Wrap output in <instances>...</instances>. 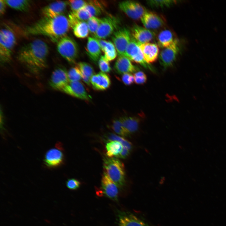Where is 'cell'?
<instances>
[{"label": "cell", "mask_w": 226, "mask_h": 226, "mask_svg": "<svg viewBox=\"0 0 226 226\" xmlns=\"http://www.w3.org/2000/svg\"><path fill=\"white\" fill-rule=\"evenodd\" d=\"M48 52L47 44L37 39L23 46L18 52L17 58L31 71L38 72L46 66Z\"/></svg>", "instance_id": "1"}, {"label": "cell", "mask_w": 226, "mask_h": 226, "mask_svg": "<svg viewBox=\"0 0 226 226\" xmlns=\"http://www.w3.org/2000/svg\"><path fill=\"white\" fill-rule=\"evenodd\" d=\"M70 27L68 18L62 14L53 18H44L27 27L26 33L30 35H44L57 42L66 35Z\"/></svg>", "instance_id": "2"}, {"label": "cell", "mask_w": 226, "mask_h": 226, "mask_svg": "<svg viewBox=\"0 0 226 226\" xmlns=\"http://www.w3.org/2000/svg\"><path fill=\"white\" fill-rule=\"evenodd\" d=\"M105 174L117 186L122 187L125 183V172L122 163L117 159L105 158L104 159Z\"/></svg>", "instance_id": "3"}, {"label": "cell", "mask_w": 226, "mask_h": 226, "mask_svg": "<svg viewBox=\"0 0 226 226\" xmlns=\"http://www.w3.org/2000/svg\"><path fill=\"white\" fill-rule=\"evenodd\" d=\"M16 38L13 31L5 27L0 32V60L3 64L11 59L13 50L16 43Z\"/></svg>", "instance_id": "4"}, {"label": "cell", "mask_w": 226, "mask_h": 226, "mask_svg": "<svg viewBox=\"0 0 226 226\" xmlns=\"http://www.w3.org/2000/svg\"><path fill=\"white\" fill-rule=\"evenodd\" d=\"M57 48L60 54L68 62H75L78 55V48L72 38L67 35L61 38L57 42Z\"/></svg>", "instance_id": "5"}, {"label": "cell", "mask_w": 226, "mask_h": 226, "mask_svg": "<svg viewBox=\"0 0 226 226\" xmlns=\"http://www.w3.org/2000/svg\"><path fill=\"white\" fill-rule=\"evenodd\" d=\"M180 45L179 40L176 38L170 46L164 48L159 54V62L164 69L173 65L180 50Z\"/></svg>", "instance_id": "6"}, {"label": "cell", "mask_w": 226, "mask_h": 226, "mask_svg": "<svg viewBox=\"0 0 226 226\" xmlns=\"http://www.w3.org/2000/svg\"><path fill=\"white\" fill-rule=\"evenodd\" d=\"M132 38L131 31L126 28L119 29L113 34V43L119 56H125V51Z\"/></svg>", "instance_id": "7"}, {"label": "cell", "mask_w": 226, "mask_h": 226, "mask_svg": "<svg viewBox=\"0 0 226 226\" xmlns=\"http://www.w3.org/2000/svg\"><path fill=\"white\" fill-rule=\"evenodd\" d=\"M125 56L131 61L141 65L145 68L154 71L153 68L145 60L138 43L132 36L126 48Z\"/></svg>", "instance_id": "8"}, {"label": "cell", "mask_w": 226, "mask_h": 226, "mask_svg": "<svg viewBox=\"0 0 226 226\" xmlns=\"http://www.w3.org/2000/svg\"><path fill=\"white\" fill-rule=\"evenodd\" d=\"M118 22L115 18L107 16L100 19L98 30L94 36L97 39H104L110 36L117 30Z\"/></svg>", "instance_id": "9"}, {"label": "cell", "mask_w": 226, "mask_h": 226, "mask_svg": "<svg viewBox=\"0 0 226 226\" xmlns=\"http://www.w3.org/2000/svg\"><path fill=\"white\" fill-rule=\"evenodd\" d=\"M69 83L68 72L63 67L56 68L52 73L49 84L54 89L61 90Z\"/></svg>", "instance_id": "10"}, {"label": "cell", "mask_w": 226, "mask_h": 226, "mask_svg": "<svg viewBox=\"0 0 226 226\" xmlns=\"http://www.w3.org/2000/svg\"><path fill=\"white\" fill-rule=\"evenodd\" d=\"M61 91L70 95L82 100H89L90 96L82 83L79 81L70 82Z\"/></svg>", "instance_id": "11"}, {"label": "cell", "mask_w": 226, "mask_h": 226, "mask_svg": "<svg viewBox=\"0 0 226 226\" xmlns=\"http://www.w3.org/2000/svg\"><path fill=\"white\" fill-rule=\"evenodd\" d=\"M141 20L145 28L148 29H157L165 24V19L158 14L147 11L141 17Z\"/></svg>", "instance_id": "12"}, {"label": "cell", "mask_w": 226, "mask_h": 226, "mask_svg": "<svg viewBox=\"0 0 226 226\" xmlns=\"http://www.w3.org/2000/svg\"><path fill=\"white\" fill-rule=\"evenodd\" d=\"M132 37L139 44L148 43L155 37L152 31L137 25L133 26L131 31Z\"/></svg>", "instance_id": "13"}, {"label": "cell", "mask_w": 226, "mask_h": 226, "mask_svg": "<svg viewBox=\"0 0 226 226\" xmlns=\"http://www.w3.org/2000/svg\"><path fill=\"white\" fill-rule=\"evenodd\" d=\"M64 161V155L60 150L52 148L48 150L45 155L44 162L47 167L55 168L61 165Z\"/></svg>", "instance_id": "14"}, {"label": "cell", "mask_w": 226, "mask_h": 226, "mask_svg": "<svg viewBox=\"0 0 226 226\" xmlns=\"http://www.w3.org/2000/svg\"><path fill=\"white\" fill-rule=\"evenodd\" d=\"M67 3L65 1H57L43 8L41 13L45 18H51L62 15L65 10Z\"/></svg>", "instance_id": "15"}, {"label": "cell", "mask_w": 226, "mask_h": 226, "mask_svg": "<svg viewBox=\"0 0 226 226\" xmlns=\"http://www.w3.org/2000/svg\"><path fill=\"white\" fill-rule=\"evenodd\" d=\"M138 44L144 59L147 63L150 64L157 60L159 55L158 45L149 42Z\"/></svg>", "instance_id": "16"}, {"label": "cell", "mask_w": 226, "mask_h": 226, "mask_svg": "<svg viewBox=\"0 0 226 226\" xmlns=\"http://www.w3.org/2000/svg\"><path fill=\"white\" fill-rule=\"evenodd\" d=\"M116 72L119 74L135 73L139 70L137 67L133 65L131 60L126 56H119L114 66Z\"/></svg>", "instance_id": "17"}, {"label": "cell", "mask_w": 226, "mask_h": 226, "mask_svg": "<svg viewBox=\"0 0 226 226\" xmlns=\"http://www.w3.org/2000/svg\"><path fill=\"white\" fill-rule=\"evenodd\" d=\"M118 217L119 226H151L130 213L120 212Z\"/></svg>", "instance_id": "18"}, {"label": "cell", "mask_w": 226, "mask_h": 226, "mask_svg": "<svg viewBox=\"0 0 226 226\" xmlns=\"http://www.w3.org/2000/svg\"><path fill=\"white\" fill-rule=\"evenodd\" d=\"M101 186L106 196L114 201H118V186L105 173L102 179Z\"/></svg>", "instance_id": "19"}, {"label": "cell", "mask_w": 226, "mask_h": 226, "mask_svg": "<svg viewBox=\"0 0 226 226\" xmlns=\"http://www.w3.org/2000/svg\"><path fill=\"white\" fill-rule=\"evenodd\" d=\"M91 84L97 90H104L109 87L111 81L107 74L102 72L94 74L91 78Z\"/></svg>", "instance_id": "20"}, {"label": "cell", "mask_w": 226, "mask_h": 226, "mask_svg": "<svg viewBox=\"0 0 226 226\" xmlns=\"http://www.w3.org/2000/svg\"><path fill=\"white\" fill-rule=\"evenodd\" d=\"M86 49L87 55L92 61L96 62L99 61L101 56V50L96 38L88 37Z\"/></svg>", "instance_id": "21"}, {"label": "cell", "mask_w": 226, "mask_h": 226, "mask_svg": "<svg viewBox=\"0 0 226 226\" xmlns=\"http://www.w3.org/2000/svg\"><path fill=\"white\" fill-rule=\"evenodd\" d=\"M123 126L129 134L136 132L140 122V119L136 116H124L119 118Z\"/></svg>", "instance_id": "22"}, {"label": "cell", "mask_w": 226, "mask_h": 226, "mask_svg": "<svg viewBox=\"0 0 226 226\" xmlns=\"http://www.w3.org/2000/svg\"><path fill=\"white\" fill-rule=\"evenodd\" d=\"M175 39L171 30H162L158 35V45L163 48H167L170 46Z\"/></svg>", "instance_id": "23"}, {"label": "cell", "mask_w": 226, "mask_h": 226, "mask_svg": "<svg viewBox=\"0 0 226 226\" xmlns=\"http://www.w3.org/2000/svg\"><path fill=\"white\" fill-rule=\"evenodd\" d=\"M77 67L80 71L83 81L87 84L90 85L91 78L94 74L93 67L89 64L84 62H78Z\"/></svg>", "instance_id": "24"}, {"label": "cell", "mask_w": 226, "mask_h": 226, "mask_svg": "<svg viewBox=\"0 0 226 226\" xmlns=\"http://www.w3.org/2000/svg\"><path fill=\"white\" fill-rule=\"evenodd\" d=\"M118 6L120 9L129 18L134 20L141 18L135 10L132 1L121 2L119 3Z\"/></svg>", "instance_id": "25"}, {"label": "cell", "mask_w": 226, "mask_h": 226, "mask_svg": "<svg viewBox=\"0 0 226 226\" xmlns=\"http://www.w3.org/2000/svg\"><path fill=\"white\" fill-rule=\"evenodd\" d=\"M72 29L74 34L77 38H84L88 35L89 31L88 25L85 21H79Z\"/></svg>", "instance_id": "26"}, {"label": "cell", "mask_w": 226, "mask_h": 226, "mask_svg": "<svg viewBox=\"0 0 226 226\" xmlns=\"http://www.w3.org/2000/svg\"><path fill=\"white\" fill-rule=\"evenodd\" d=\"M123 146L119 142L112 141L107 143L106 145V154L109 157H116L122 151Z\"/></svg>", "instance_id": "27"}, {"label": "cell", "mask_w": 226, "mask_h": 226, "mask_svg": "<svg viewBox=\"0 0 226 226\" xmlns=\"http://www.w3.org/2000/svg\"><path fill=\"white\" fill-rule=\"evenodd\" d=\"M7 5L16 10L24 12L28 10L30 6V1L27 0H5Z\"/></svg>", "instance_id": "28"}, {"label": "cell", "mask_w": 226, "mask_h": 226, "mask_svg": "<svg viewBox=\"0 0 226 226\" xmlns=\"http://www.w3.org/2000/svg\"><path fill=\"white\" fill-rule=\"evenodd\" d=\"M84 7L91 17H96L100 15L103 9L102 4L97 1H89Z\"/></svg>", "instance_id": "29"}, {"label": "cell", "mask_w": 226, "mask_h": 226, "mask_svg": "<svg viewBox=\"0 0 226 226\" xmlns=\"http://www.w3.org/2000/svg\"><path fill=\"white\" fill-rule=\"evenodd\" d=\"M104 52L105 58L109 62L114 60L117 56L115 47L111 41H108Z\"/></svg>", "instance_id": "30"}, {"label": "cell", "mask_w": 226, "mask_h": 226, "mask_svg": "<svg viewBox=\"0 0 226 226\" xmlns=\"http://www.w3.org/2000/svg\"><path fill=\"white\" fill-rule=\"evenodd\" d=\"M111 126L114 131L120 136L125 137L129 135L124 128L119 119L114 120Z\"/></svg>", "instance_id": "31"}, {"label": "cell", "mask_w": 226, "mask_h": 226, "mask_svg": "<svg viewBox=\"0 0 226 226\" xmlns=\"http://www.w3.org/2000/svg\"><path fill=\"white\" fill-rule=\"evenodd\" d=\"M175 0H148L147 3L150 6L155 8H163L171 6L177 3Z\"/></svg>", "instance_id": "32"}, {"label": "cell", "mask_w": 226, "mask_h": 226, "mask_svg": "<svg viewBox=\"0 0 226 226\" xmlns=\"http://www.w3.org/2000/svg\"><path fill=\"white\" fill-rule=\"evenodd\" d=\"M100 21V19L96 17H92L87 20V23L89 32L93 36L98 30Z\"/></svg>", "instance_id": "33"}, {"label": "cell", "mask_w": 226, "mask_h": 226, "mask_svg": "<svg viewBox=\"0 0 226 226\" xmlns=\"http://www.w3.org/2000/svg\"><path fill=\"white\" fill-rule=\"evenodd\" d=\"M68 76L69 82L79 81L82 78L81 72L77 66L69 69L68 72Z\"/></svg>", "instance_id": "34"}, {"label": "cell", "mask_w": 226, "mask_h": 226, "mask_svg": "<svg viewBox=\"0 0 226 226\" xmlns=\"http://www.w3.org/2000/svg\"><path fill=\"white\" fill-rule=\"evenodd\" d=\"M107 138L110 140L117 141L120 143L123 147H124L130 151L132 148L131 143L123 137L118 136L116 135L110 133L107 136Z\"/></svg>", "instance_id": "35"}, {"label": "cell", "mask_w": 226, "mask_h": 226, "mask_svg": "<svg viewBox=\"0 0 226 226\" xmlns=\"http://www.w3.org/2000/svg\"><path fill=\"white\" fill-rule=\"evenodd\" d=\"M76 17L81 21L88 20L91 17L84 7L74 12H72Z\"/></svg>", "instance_id": "36"}, {"label": "cell", "mask_w": 226, "mask_h": 226, "mask_svg": "<svg viewBox=\"0 0 226 226\" xmlns=\"http://www.w3.org/2000/svg\"><path fill=\"white\" fill-rule=\"evenodd\" d=\"M98 64L99 68L102 72L108 73L111 71V68L109 62L105 58L104 56H101L98 61Z\"/></svg>", "instance_id": "37"}, {"label": "cell", "mask_w": 226, "mask_h": 226, "mask_svg": "<svg viewBox=\"0 0 226 226\" xmlns=\"http://www.w3.org/2000/svg\"><path fill=\"white\" fill-rule=\"evenodd\" d=\"M68 3L72 12H74L84 7L87 4V2L81 0H69Z\"/></svg>", "instance_id": "38"}, {"label": "cell", "mask_w": 226, "mask_h": 226, "mask_svg": "<svg viewBox=\"0 0 226 226\" xmlns=\"http://www.w3.org/2000/svg\"><path fill=\"white\" fill-rule=\"evenodd\" d=\"M134 82L138 84H143L146 82L147 77L143 71H138L135 72L134 75Z\"/></svg>", "instance_id": "39"}, {"label": "cell", "mask_w": 226, "mask_h": 226, "mask_svg": "<svg viewBox=\"0 0 226 226\" xmlns=\"http://www.w3.org/2000/svg\"><path fill=\"white\" fill-rule=\"evenodd\" d=\"M66 185L68 189L72 190H75L79 187L80 183L76 179H70L67 181Z\"/></svg>", "instance_id": "40"}, {"label": "cell", "mask_w": 226, "mask_h": 226, "mask_svg": "<svg viewBox=\"0 0 226 226\" xmlns=\"http://www.w3.org/2000/svg\"><path fill=\"white\" fill-rule=\"evenodd\" d=\"M133 8L141 18L147 11L145 8L140 3L134 1H132Z\"/></svg>", "instance_id": "41"}, {"label": "cell", "mask_w": 226, "mask_h": 226, "mask_svg": "<svg viewBox=\"0 0 226 226\" xmlns=\"http://www.w3.org/2000/svg\"><path fill=\"white\" fill-rule=\"evenodd\" d=\"M121 79L123 82L126 85H130L134 82V76L130 73L123 74Z\"/></svg>", "instance_id": "42"}, {"label": "cell", "mask_w": 226, "mask_h": 226, "mask_svg": "<svg viewBox=\"0 0 226 226\" xmlns=\"http://www.w3.org/2000/svg\"><path fill=\"white\" fill-rule=\"evenodd\" d=\"M130 150L127 148L123 147V149L121 153L116 157L122 159L126 158L129 154Z\"/></svg>", "instance_id": "43"}, {"label": "cell", "mask_w": 226, "mask_h": 226, "mask_svg": "<svg viewBox=\"0 0 226 226\" xmlns=\"http://www.w3.org/2000/svg\"><path fill=\"white\" fill-rule=\"evenodd\" d=\"M6 5L5 0H0V13L1 14H3L4 13Z\"/></svg>", "instance_id": "44"}, {"label": "cell", "mask_w": 226, "mask_h": 226, "mask_svg": "<svg viewBox=\"0 0 226 226\" xmlns=\"http://www.w3.org/2000/svg\"><path fill=\"white\" fill-rule=\"evenodd\" d=\"M101 51L104 52L106 45L108 41L101 39H97Z\"/></svg>", "instance_id": "45"}]
</instances>
